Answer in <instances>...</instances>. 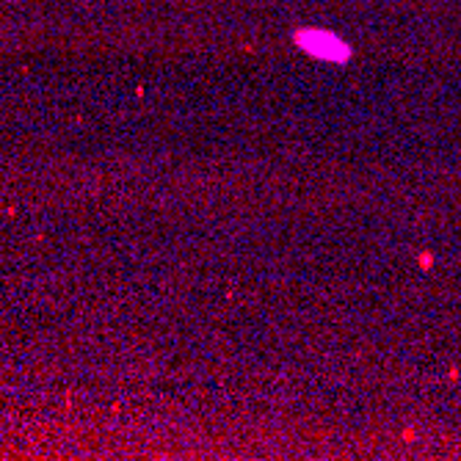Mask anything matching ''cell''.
Here are the masks:
<instances>
[{"label":"cell","instance_id":"6da1fadb","mask_svg":"<svg viewBox=\"0 0 461 461\" xmlns=\"http://www.w3.org/2000/svg\"><path fill=\"white\" fill-rule=\"evenodd\" d=\"M296 41L302 50H307L315 59H323V61H346L351 56L346 41L329 31H299Z\"/></svg>","mask_w":461,"mask_h":461}]
</instances>
